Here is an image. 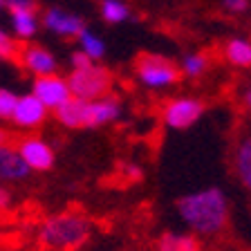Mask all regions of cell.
<instances>
[{"mask_svg":"<svg viewBox=\"0 0 251 251\" xmlns=\"http://www.w3.org/2000/svg\"><path fill=\"white\" fill-rule=\"evenodd\" d=\"M182 222L193 235L213 238L222 233L229 222V198L222 188L209 186L186 193L175 202Z\"/></svg>","mask_w":251,"mask_h":251,"instance_id":"6da1fadb","label":"cell"},{"mask_svg":"<svg viewBox=\"0 0 251 251\" xmlns=\"http://www.w3.org/2000/svg\"><path fill=\"white\" fill-rule=\"evenodd\" d=\"M90 231V220L81 211H63L41 225L38 245L47 251H76L88 242Z\"/></svg>","mask_w":251,"mask_h":251,"instance_id":"7a4b0ae2","label":"cell"},{"mask_svg":"<svg viewBox=\"0 0 251 251\" xmlns=\"http://www.w3.org/2000/svg\"><path fill=\"white\" fill-rule=\"evenodd\" d=\"M112 83H115L112 72L108 68H103V65H99V63H90L85 68L72 70L68 76V85L72 97L83 101H94L110 94Z\"/></svg>","mask_w":251,"mask_h":251,"instance_id":"3957f363","label":"cell"},{"mask_svg":"<svg viewBox=\"0 0 251 251\" xmlns=\"http://www.w3.org/2000/svg\"><path fill=\"white\" fill-rule=\"evenodd\" d=\"M135 74L139 78V83L151 90L171 88L182 76L177 65L162 54H139L135 63Z\"/></svg>","mask_w":251,"mask_h":251,"instance_id":"277c9868","label":"cell"},{"mask_svg":"<svg viewBox=\"0 0 251 251\" xmlns=\"http://www.w3.org/2000/svg\"><path fill=\"white\" fill-rule=\"evenodd\" d=\"M204 115V103L193 97H177L166 101L162 110V119L171 130H186Z\"/></svg>","mask_w":251,"mask_h":251,"instance_id":"5b68a950","label":"cell"},{"mask_svg":"<svg viewBox=\"0 0 251 251\" xmlns=\"http://www.w3.org/2000/svg\"><path fill=\"white\" fill-rule=\"evenodd\" d=\"M41 25L50 34L65 38V41H76V36L85 29V21L74 11H68L63 7H47L41 16Z\"/></svg>","mask_w":251,"mask_h":251,"instance_id":"8992f818","label":"cell"},{"mask_svg":"<svg viewBox=\"0 0 251 251\" xmlns=\"http://www.w3.org/2000/svg\"><path fill=\"white\" fill-rule=\"evenodd\" d=\"M31 94H34L47 110H52V112L72 97L70 85H68V78L58 76V74L36 76L34 78V83H31Z\"/></svg>","mask_w":251,"mask_h":251,"instance_id":"52a82bcc","label":"cell"},{"mask_svg":"<svg viewBox=\"0 0 251 251\" xmlns=\"http://www.w3.org/2000/svg\"><path fill=\"white\" fill-rule=\"evenodd\" d=\"M23 162L29 166V171H50L54 166V148L41 137H23L16 144Z\"/></svg>","mask_w":251,"mask_h":251,"instance_id":"ba28073f","label":"cell"},{"mask_svg":"<svg viewBox=\"0 0 251 251\" xmlns=\"http://www.w3.org/2000/svg\"><path fill=\"white\" fill-rule=\"evenodd\" d=\"M47 112H50V110H47L45 105L29 92V94L18 97L16 108H14V115H11V121H14V126L16 128H21V130H34V128H38V126L45 124Z\"/></svg>","mask_w":251,"mask_h":251,"instance_id":"9c48e42d","label":"cell"},{"mask_svg":"<svg viewBox=\"0 0 251 251\" xmlns=\"http://www.w3.org/2000/svg\"><path fill=\"white\" fill-rule=\"evenodd\" d=\"M18 61L23 63V68L31 72L34 76H45V74H56L58 61L47 47L29 43V45L18 50Z\"/></svg>","mask_w":251,"mask_h":251,"instance_id":"30bf717a","label":"cell"},{"mask_svg":"<svg viewBox=\"0 0 251 251\" xmlns=\"http://www.w3.org/2000/svg\"><path fill=\"white\" fill-rule=\"evenodd\" d=\"M121 117V103L117 97H101V99L88 101L85 108V128H101V126L115 124Z\"/></svg>","mask_w":251,"mask_h":251,"instance_id":"8fae6325","label":"cell"},{"mask_svg":"<svg viewBox=\"0 0 251 251\" xmlns=\"http://www.w3.org/2000/svg\"><path fill=\"white\" fill-rule=\"evenodd\" d=\"M29 166L23 162L18 148L11 144L0 146V182L2 184H18L29 177Z\"/></svg>","mask_w":251,"mask_h":251,"instance_id":"7c38bea8","label":"cell"},{"mask_svg":"<svg viewBox=\"0 0 251 251\" xmlns=\"http://www.w3.org/2000/svg\"><path fill=\"white\" fill-rule=\"evenodd\" d=\"M85 108H88V101L76 99V97H70L63 105H58L54 110L56 121L65 128H85Z\"/></svg>","mask_w":251,"mask_h":251,"instance_id":"4fadbf2b","label":"cell"},{"mask_svg":"<svg viewBox=\"0 0 251 251\" xmlns=\"http://www.w3.org/2000/svg\"><path fill=\"white\" fill-rule=\"evenodd\" d=\"M233 173L251 193V137H242L233 148Z\"/></svg>","mask_w":251,"mask_h":251,"instance_id":"5bb4252c","label":"cell"},{"mask_svg":"<svg viewBox=\"0 0 251 251\" xmlns=\"http://www.w3.org/2000/svg\"><path fill=\"white\" fill-rule=\"evenodd\" d=\"M11 18V29L14 36L21 41H29L36 36L38 31V16L36 11H9Z\"/></svg>","mask_w":251,"mask_h":251,"instance_id":"9a60e30c","label":"cell"},{"mask_svg":"<svg viewBox=\"0 0 251 251\" xmlns=\"http://www.w3.org/2000/svg\"><path fill=\"white\" fill-rule=\"evenodd\" d=\"M155 251H202L193 233H164Z\"/></svg>","mask_w":251,"mask_h":251,"instance_id":"2e32d148","label":"cell"},{"mask_svg":"<svg viewBox=\"0 0 251 251\" xmlns=\"http://www.w3.org/2000/svg\"><path fill=\"white\" fill-rule=\"evenodd\" d=\"M225 58L235 68H251V43L245 38H231L225 45Z\"/></svg>","mask_w":251,"mask_h":251,"instance_id":"e0dca14e","label":"cell"},{"mask_svg":"<svg viewBox=\"0 0 251 251\" xmlns=\"http://www.w3.org/2000/svg\"><path fill=\"white\" fill-rule=\"evenodd\" d=\"M76 43H78V52H83L88 58H92V61H101V58H103L105 43L97 31H92V29L85 27V29L76 36Z\"/></svg>","mask_w":251,"mask_h":251,"instance_id":"ac0fdd59","label":"cell"},{"mask_svg":"<svg viewBox=\"0 0 251 251\" xmlns=\"http://www.w3.org/2000/svg\"><path fill=\"white\" fill-rule=\"evenodd\" d=\"M101 18L110 25H121L130 18V7L124 0H101Z\"/></svg>","mask_w":251,"mask_h":251,"instance_id":"d6986e66","label":"cell"},{"mask_svg":"<svg viewBox=\"0 0 251 251\" xmlns=\"http://www.w3.org/2000/svg\"><path fill=\"white\" fill-rule=\"evenodd\" d=\"M209 70V58L202 52H188L182 58V70L179 72L186 78H200L204 72Z\"/></svg>","mask_w":251,"mask_h":251,"instance_id":"ffe728a7","label":"cell"},{"mask_svg":"<svg viewBox=\"0 0 251 251\" xmlns=\"http://www.w3.org/2000/svg\"><path fill=\"white\" fill-rule=\"evenodd\" d=\"M16 101H18V94L11 92L7 88H0V121L11 119L16 108Z\"/></svg>","mask_w":251,"mask_h":251,"instance_id":"44dd1931","label":"cell"},{"mask_svg":"<svg viewBox=\"0 0 251 251\" xmlns=\"http://www.w3.org/2000/svg\"><path fill=\"white\" fill-rule=\"evenodd\" d=\"M18 50L16 38H11L7 31L0 29V61H9V58H18Z\"/></svg>","mask_w":251,"mask_h":251,"instance_id":"7402d4cb","label":"cell"},{"mask_svg":"<svg viewBox=\"0 0 251 251\" xmlns=\"http://www.w3.org/2000/svg\"><path fill=\"white\" fill-rule=\"evenodd\" d=\"M36 0H7V11H36Z\"/></svg>","mask_w":251,"mask_h":251,"instance_id":"603a6c76","label":"cell"},{"mask_svg":"<svg viewBox=\"0 0 251 251\" xmlns=\"http://www.w3.org/2000/svg\"><path fill=\"white\" fill-rule=\"evenodd\" d=\"M222 7H225L229 14H242L249 7V0H222Z\"/></svg>","mask_w":251,"mask_h":251,"instance_id":"cb8c5ba5","label":"cell"},{"mask_svg":"<svg viewBox=\"0 0 251 251\" xmlns=\"http://www.w3.org/2000/svg\"><path fill=\"white\" fill-rule=\"evenodd\" d=\"M90 63H97V61H92V58H88L83 52H74L72 56H70V65H72V70L85 68V65H90Z\"/></svg>","mask_w":251,"mask_h":251,"instance_id":"d4e9b609","label":"cell"},{"mask_svg":"<svg viewBox=\"0 0 251 251\" xmlns=\"http://www.w3.org/2000/svg\"><path fill=\"white\" fill-rule=\"evenodd\" d=\"M126 179H132V182H139L141 179V168L139 166H126L124 168Z\"/></svg>","mask_w":251,"mask_h":251,"instance_id":"484cf974","label":"cell"},{"mask_svg":"<svg viewBox=\"0 0 251 251\" xmlns=\"http://www.w3.org/2000/svg\"><path fill=\"white\" fill-rule=\"evenodd\" d=\"M9 200H11L9 191H7L5 186H0V209H5L7 204H9Z\"/></svg>","mask_w":251,"mask_h":251,"instance_id":"4316f807","label":"cell"},{"mask_svg":"<svg viewBox=\"0 0 251 251\" xmlns=\"http://www.w3.org/2000/svg\"><path fill=\"white\" fill-rule=\"evenodd\" d=\"M242 101H245V108L251 112V85L245 90V94H242Z\"/></svg>","mask_w":251,"mask_h":251,"instance_id":"83f0119b","label":"cell"},{"mask_svg":"<svg viewBox=\"0 0 251 251\" xmlns=\"http://www.w3.org/2000/svg\"><path fill=\"white\" fill-rule=\"evenodd\" d=\"M11 141V135L7 130H2V128H0V146H2V144H9Z\"/></svg>","mask_w":251,"mask_h":251,"instance_id":"f1b7e54d","label":"cell"},{"mask_svg":"<svg viewBox=\"0 0 251 251\" xmlns=\"http://www.w3.org/2000/svg\"><path fill=\"white\" fill-rule=\"evenodd\" d=\"M2 9H7V0H0V14H2Z\"/></svg>","mask_w":251,"mask_h":251,"instance_id":"f546056e","label":"cell"},{"mask_svg":"<svg viewBox=\"0 0 251 251\" xmlns=\"http://www.w3.org/2000/svg\"><path fill=\"white\" fill-rule=\"evenodd\" d=\"M249 251H251V249H249Z\"/></svg>","mask_w":251,"mask_h":251,"instance_id":"4dcf8cb0","label":"cell"}]
</instances>
